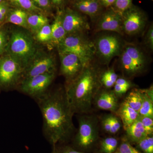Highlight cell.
Masks as SVG:
<instances>
[{
  "label": "cell",
  "instance_id": "obj_1",
  "mask_svg": "<svg viewBox=\"0 0 153 153\" xmlns=\"http://www.w3.org/2000/svg\"><path fill=\"white\" fill-rule=\"evenodd\" d=\"M44 121L45 136L53 146L67 142L74 131V114L64 90L48 91L36 99Z\"/></svg>",
  "mask_w": 153,
  "mask_h": 153
},
{
  "label": "cell",
  "instance_id": "obj_2",
  "mask_svg": "<svg viewBox=\"0 0 153 153\" xmlns=\"http://www.w3.org/2000/svg\"><path fill=\"white\" fill-rule=\"evenodd\" d=\"M99 75L95 68L89 65L83 68L66 88L67 99L74 113L90 111L101 85Z\"/></svg>",
  "mask_w": 153,
  "mask_h": 153
},
{
  "label": "cell",
  "instance_id": "obj_3",
  "mask_svg": "<svg viewBox=\"0 0 153 153\" xmlns=\"http://www.w3.org/2000/svg\"><path fill=\"white\" fill-rule=\"evenodd\" d=\"M8 51L9 56L25 68L36 57L37 49L32 38L27 34L16 31L12 34Z\"/></svg>",
  "mask_w": 153,
  "mask_h": 153
},
{
  "label": "cell",
  "instance_id": "obj_4",
  "mask_svg": "<svg viewBox=\"0 0 153 153\" xmlns=\"http://www.w3.org/2000/svg\"><path fill=\"white\" fill-rule=\"evenodd\" d=\"M58 46L60 52L72 53L79 57L83 68L91 65L96 53L94 44L77 33L66 36Z\"/></svg>",
  "mask_w": 153,
  "mask_h": 153
},
{
  "label": "cell",
  "instance_id": "obj_5",
  "mask_svg": "<svg viewBox=\"0 0 153 153\" xmlns=\"http://www.w3.org/2000/svg\"><path fill=\"white\" fill-rule=\"evenodd\" d=\"M78 131L74 139V145L82 151L90 149L99 137L98 121L93 116H83L78 119Z\"/></svg>",
  "mask_w": 153,
  "mask_h": 153
},
{
  "label": "cell",
  "instance_id": "obj_6",
  "mask_svg": "<svg viewBox=\"0 0 153 153\" xmlns=\"http://www.w3.org/2000/svg\"><path fill=\"white\" fill-rule=\"evenodd\" d=\"M119 57L121 68L128 76L139 74L146 66L147 58L145 53L134 44L125 45Z\"/></svg>",
  "mask_w": 153,
  "mask_h": 153
},
{
  "label": "cell",
  "instance_id": "obj_7",
  "mask_svg": "<svg viewBox=\"0 0 153 153\" xmlns=\"http://www.w3.org/2000/svg\"><path fill=\"white\" fill-rule=\"evenodd\" d=\"M94 45L100 61L108 65L114 57L120 56L125 45L117 35L109 34L97 38Z\"/></svg>",
  "mask_w": 153,
  "mask_h": 153
},
{
  "label": "cell",
  "instance_id": "obj_8",
  "mask_svg": "<svg viewBox=\"0 0 153 153\" xmlns=\"http://www.w3.org/2000/svg\"><path fill=\"white\" fill-rule=\"evenodd\" d=\"M55 76V71H53L25 78L22 80L20 90L25 94L37 99L48 91Z\"/></svg>",
  "mask_w": 153,
  "mask_h": 153
},
{
  "label": "cell",
  "instance_id": "obj_9",
  "mask_svg": "<svg viewBox=\"0 0 153 153\" xmlns=\"http://www.w3.org/2000/svg\"><path fill=\"white\" fill-rule=\"evenodd\" d=\"M123 33L129 36H135L144 30L147 23L144 12L137 6L132 5L122 15Z\"/></svg>",
  "mask_w": 153,
  "mask_h": 153
},
{
  "label": "cell",
  "instance_id": "obj_10",
  "mask_svg": "<svg viewBox=\"0 0 153 153\" xmlns=\"http://www.w3.org/2000/svg\"><path fill=\"white\" fill-rule=\"evenodd\" d=\"M24 68L10 56L0 59V84L4 86L14 85L22 75Z\"/></svg>",
  "mask_w": 153,
  "mask_h": 153
},
{
  "label": "cell",
  "instance_id": "obj_11",
  "mask_svg": "<svg viewBox=\"0 0 153 153\" xmlns=\"http://www.w3.org/2000/svg\"><path fill=\"white\" fill-rule=\"evenodd\" d=\"M95 29L97 32L110 31L122 35L123 33L121 14L115 11L111 7L108 8L97 18Z\"/></svg>",
  "mask_w": 153,
  "mask_h": 153
},
{
  "label": "cell",
  "instance_id": "obj_12",
  "mask_svg": "<svg viewBox=\"0 0 153 153\" xmlns=\"http://www.w3.org/2000/svg\"><path fill=\"white\" fill-rule=\"evenodd\" d=\"M55 63L51 55H44L35 57L25 68L24 79L55 71Z\"/></svg>",
  "mask_w": 153,
  "mask_h": 153
},
{
  "label": "cell",
  "instance_id": "obj_13",
  "mask_svg": "<svg viewBox=\"0 0 153 153\" xmlns=\"http://www.w3.org/2000/svg\"><path fill=\"white\" fill-rule=\"evenodd\" d=\"M62 24L67 34H76L87 31L90 28L86 18L70 9H67L62 16Z\"/></svg>",
  "mask_w": 153,
  "mask_h": 153
},
{
  "label": "cell",
  "instance_id": "obj_14",
  "mask_svg": "<svg viewBox=\"0 0 153 153\" xmlns=\"http://www.w3.org/2000/svg\"><path fill=\"white\" fill-rule=\"evenodd\" d=\"M61 72L67 79L72 81L81 72L83 66L76 55L69 52H60Z\"/></svg>",
  "mask_w": 153,
  "mask_h": 153
},
{
  "label": "cell",
  "instance_id": "obj_15",
  "mask_svg": "<svg viewBox=\"0 0 153 153\" xmlns=\"http://www.w3.org/2000/svg\"><path fill=\"white\" fill-rule=\"evenodd\" d=\"M96 105L100 109L116 112L118 108L117 96L114 91H99L94 100Z\"/></svg>",
  "mask_w": 153,
  "mask_h": 153
},
{
  "label": "cell",
  "instance_id": "obj_16",
  "mask_svg": "<svg viewBox=\"0 0 153 153\" xmlns=\"http://www.w3.org/2000/svg\"><path fill=\"white\" fill-rule=\"evenodd\" d=\"M74 6L79 12L94 20L100 16L103 8L99 0H75Z\"/></svg>",
  "mask_w": 153,
  "mask_h": 153
},
{
  "label": "cell",
  "instance_id": "obj_17",
  "mask_svg": "<svg viewBox=\"0 0 153 153\" xmlns=\"http://www.w3.org/2000/svg\"><path fill=\"white\" fill-rule=\"evenodd\" d=\"M116 113L120 118L125 130L137 120L140 116L138 112L132 108L124 102L119 105Z\"/></svg>",
  "mask_w": 153,
  "mask_h": 153
},
{
  "label": "cell",
  "instance_id": "obj_18",
  "mask_svg": "<svg viewBox=\"0 0 153 153\" xmlns=\"http://www.w3.org/2000/svg\"><path fill=\"white\" fill-rule=\"evenodd\" d=\"M126 138L130 143H137L148 136L139 118L126 130Z\"/></svg>",
  "mask_w": 153,
  "mask_h": 153
},
{
  "label": "cell",
  "instance_id": "obj_19",
  "mask_svg": "<svg viewBox=\"0 0 153 153\" xmlns=\"http://www.w3.org/2000/svg\"><path fill=\"white\" fill-rule=\"evenodd\" d=\"M62 13L60 12L51 26L52 39L57 45H59L67 36L62 24Z\"/></svg>",
  "mask_w": 153,
  "mask_h": 153
},
{
  "label": "cell",
  "instance_id": "obj_20",
  "mask_svg": "<svg viewBox=\"0 0 153 153\" xmlns=\"http://www.w3.org/2000/svg\"><path fill=\"white\" fill-rule=\"evenodd\" d=\"M124 102L132 108L138 112L142 103V90L135 89L131 91Z\"/></svg>",
  "mask_w": 153,
  "mask_h": 153
},
{
  "label": "cell",
  "instance_id": "obj_21",
  "mask_svg": "<svg viewBox=\"0 0 153 153\" xmlns=\"http://www.w3.org/2000/svg\"><path fill=\"white\" fill-rule=\"evenodd\" d=\"M27 14L25 11L20 9H17L11 12L9 15L7 22L21 26L27 27Z\"/></svg>",
  "mask_w": 153,
  "mask_h": 153
},
{
  "label": "cell",
  "instance_id": "obj_22",
  "mask_svg": "<svg viewBox=\"0 0 153 153\" xmlns=\"http://www.w3.org/2000/svg\"><path fill=\"white\" fill-rule=\"evenodd\" d=\"M118 146V140L114 137L105 138L101 141L99 153H113L115 152Z\"/></svg>",
  "mask_w": 153,
  "mask_h": 153
},
{
  "label": "cell",
  "instance_id": "obj_23",
  "mask_svg": "<svg viewBox=\"0 0 153 153\" xmlns=\"http://www.w3.org/2000/svg\"><path fill=\"white\" fill-rule=\"evenodd\" d=\"M99 78L101 85L107 88H109L114 85L118 76L113 69H109L100 75Z\"/></svg>",
  "mask_w": 153,
  "mask_h": 153
},
{
  "label": "cell",
  "instance_id": "obj_24",
  "mask_svg": "<svg viewBox=\"0 0 153 153\" xmlns=\"http://www.w3.org/2000/svg\"><path fill=\"white\" fill-rule=\"evenodd\" d=\"M143 102L141 106L138 111L140 116L153 117V100L142 90Z\"/></svg>",
  "mask_w": 153,
  "mask_h": 153
},
{
  "label": "cell",
  "instance_id": "obj_25",
  "mask_svg": "<svg viewBox=\"0 0 153 153\" xmlns=\"http://www.w3.org/2000/svg\"><path fill=\"white\" fill-rule=\"evenodd\" d=\"M27 22L28 25L32 29L38 30L44 25H47L48 20L43 15L34 14L28 16Z\"/></svg>",
  "mask_w": 153,
  "mask_h": 153
},
{
  "label": "cell",
  "instance_id": "obj_26",
  "mask_svg": "<svg viewBox=\"0 0 153 153\" xmlns=\"http://www.w3.org/2000/svg\"><path fill=\"white\" fill-rule=\"evenodd\" d=\"M137 147L143 153H153V137L148 136L137 143Z\"/></svg>",
  "mask_w": 153,
  "mask_h": 153
},
{
  "label": "cell",
  "instance_id": "obj_27",
  "mask_svg": "<svg viewBox=\"0 0 153 153\" xmlns=\"http://www.w3.org/2000/svg\"><path fill=\"white\" fill-rule=\"evenodd\" d=\"M37 38L39 41L46 42L52 39V30L50 25H46L38 30Z\"/></svg>",
  "mask_w": 153,
  "mask_h": 153
},
{
  "label": "cell",
  "instance_id": "obj_28",
  "mask_svg": "<svg viewBox=\"0 0 153 153\" xmlns=\"http://www.w3.org/2000/svg\"><path fill=\"white\" fill-rule=\"evenodd\" d=\"M132 0H116L111 7L115 11L122 15L125 11L132 5Z\"/></svg>",
  "mask_w": 153,
  "mask_h": 153
},
{
  "label": "cell",
  "instance_id": "obj_29",
  "mask_svg": "<svg viewBox=\"0 0 153 153\" xmlns=\"http://www.w3.org/2000/svg\"><path fill=\"white\" fill-rule=\"evenodd\" d=\"M126 137L122 140L121 142L117 148V151L120 153H142L131 144Z\"/></svg>",
  "mask_w": 153,
  "mask_h": 153
},
{
  "label": "cell",
  "instance_id": "obj_30",
  "mask_svg": "<svg viewBox=\"0 0 153 153\" xmlns=\"http://www.w3.org/2000/svg\"><path fill=\"white\" fill-rule=\"evenodd\" d=\"M15 4L22 8L24 10L30 11L39 10L38 7L35 5L32 0H10Z\"/></svg>",
  "mask_w": 153,
  "mask_h": 153
},
{
  "label": "cell",
  "instance_id": "obj_31",
  "mask_svg": "<svg viewBox=\"0 0 153 153\" xmlns=\"http://www.w3.org/2000/svg\"><path fill=\"white\" fill-rule=\"evenodd\" d=\"M139 119L141 122L146 134L148 136H152L153 132V118L140 116Z\"/></svg>",
  "mask_w": 153,
  "mask_h": 153
},
{
  "label": "cell",
  "instance_id": "obj_32",
  "mask_svg": "<svg viewBox=\"0 0 153 153\" xmlns=\"http://www.w3.org/2000/svg\"><path fill=\"white\" fill-rule=\"evenodd\" d=\"M109 117L111 126V134H116L120 130L122 127L120 120L113 114H109Z\"/></svg>",
  "mask_w": 153,
  "mask_h": 153
},
{
  "label": "cell",
  "instance_id": "obj_33",
  "mask_svg": "<svg viewBox=\"0 0 153 153\" xmlns=\"http://www.w3.org/2000/svg\"><path fill=\"white\" fill-rule=\"evenodd\" d=\"M53 151L52 153H84L80 151L77 150L72 147L68 146H53Z\"/></svg>",
  "mask_w": 153,
  "mask_h": 153
},
{
  "label": "cell",
  "instance_id": "obj_34",
  "mask_svg": "<svg viewBox=\"0 0 153 153\" xmlns=\"http://www.w3.org/2000/svg\"><path fill=\"white\" fill-rule=\"evenodd\" d=\"M145 44L148 49L152 51L153 49V26L151 25L147 31L144 39Z\"/></svg>",
  "mask_w": 153,
  "mask_h": 153
},
{
  "label": "cell",
  "instance_id": "obj_35",
  "mask_svg": "<svg viewBox=\"0 0 153 153\" xmlns=\"http://www.w3.org/2000/svg\"><path fill=\"white\" fill-rule=\"evenodd\" d=\"M102 128L105 131L111 134V126L109 114L107 115L102 119L101 121Z\"/></svg>",
  "mask_w": 153,
  "mask_h": 153
},
{
  "label": "cell",
  "instance_id": "obj_36",
  "mask_svg": "<svg viewBox=\"0 0 153 153\" xmlns=\"http://www.w3.org/2000/svg\"><path fill=\"white\" fill-rule=\"evenodd\" d=\"M114 91L117 96H120L125 94L129 89L128 87L114 84Z\"/></svg>",
  "mask_w": 153,
  "mask_h": 153
},
{
  "label": "cell",
  "instance_id": "obj_37",
  "mask_svg": "<svg viewBox=\"0 0 153 153\" xmlns=\"http://www.w3.org/2000/svg\"><path fill=\"white\" fill-rule=\"evenodd\" d=\"M115 84L120 85V86L128 87L129 88L132 86V84L130 81H129L127 79L121 78V77L117 78Z\"/></svg>",
  "mask_w": 153,
  "mask_h": 153
},
{
  "label": "cell",
  "instance_id": "obj_38",
  "mask_svg": "<svg viewBox=\"0 0 153 153\" xmlns=\"http://www.w3.org/2000/svg\"><path fill=\"white\" fill-rule=\"evenodd\" d=\"M6 44L5 34L2 31H0V55L1 54Z\"/></svg>",
  "mask_w": 153,
  "mask_h": 153
},
{
  "label": "cell",
  "instance_id": "obj_39",
  "mask_svg": "<svg viewBox=\"0 0 153 153\" xmlns=\"http://www.w3.org/2000/svg\"><path fill=\"white\" fill-rule=\"evenodd\" d=\"M99 1L102 7L108 9L113 5L116 0H99Z\"/></svg>",
  "mask_w": 153,
  "mask_h": 153
},
{
  "label": "cell",
  "instance_id": "obj_40",
  "mask_svg": "<svg viewBox=\"0 0 153 153\" xmlns=\"http://www.w3.org/2000/svg\"><path fill=\"white\" fill-rule=\"evenodd\" d=\"M33 3H35L39 7L46 8L49 6V0H32Z\"/></svg>",
  "mask_w": 153,
  "mask_h": 153
},
{
  "label": "cell",
  "instance_id": "obj_41",
  "mask_svg": "<svg viewBox=\"0 0 153 153\" xmlns=\"http://www.w3.org/2000/svg\"><path fill=\"white\" fill-rule=\"evenodd\" d=\"M7 9L5 5L2 2L0 3V12L4 16H5L7 14Z\"/></svg>",
  "mask_w": 153,
  "mask_h": 153
},
{
  "label": "cell",
  "instance_id": "obj_42",
  "mask_svg": "<svg viewBox=\"0 0 153 153\" xmlns=\"http://www.w3.org/2000/svg\"><path fill=\"white\" fill-rule=\"evenodd\" d=\"M52 3L56 5H60L63 3V0H51Z\"/></svg>",
  "mask_w": 153,
  "mask_h": 153
},
{
  "label": "cell",
  "instance_id": "obj_43",
  "mask_svg": "<svg viewBox=\"0 0 153 153\" xmlns=\"http://www.w3.org/2000/svg\"><path fill=\"white\" fill-rule=\"evenodd\" d=\"M4 16L1 13V12H0V22L2 20H3V19H4Z\"/></svg>",
  "mask_w": 153,
  "mask_h": 153
},
{
  "label": "cell",
  "instance_id": "obj_44",
  "mask_svg": "<svg viewBox=\"0 0 153 153\" xmlns=\"http://www.w3.org/2000/svg\"><path fill=\"white\" fill-rule=\"evenodd\" d=\"M113 153H120L119 152H118V151H116L115 152H114Z\"/></svg>",
  "mask_w": 153,
  "mask_h": 153
},
{
  "label": "cell",
  "instance_id": "obj_45",
  "mask_svg": "<svg viewBox=\"0 0 153 153\" xmlns=\"http://www.w3.org/2000/svg\"><path fill=\"white\" fill-rule=\"evenodd\" d=\"M3 1V0H0V3H1Z\"/></svg>",
  "mask_w": 153,
  "mask_h": 153
},
{
  "label": "cell",
  "instance_id": "obj_46",
  "mask_svg": "<svg viewBox=\"0 0 153 153\" xmlns=\"http://www.w3.org/2000/svg\"><path fill=\"white\" fill-rule=\"evenodd\" d=\"M152 1H153V0H152Z\"/></svg>",
  "mask_w": 153,
  "mask_h": 153
}]
</instances>
